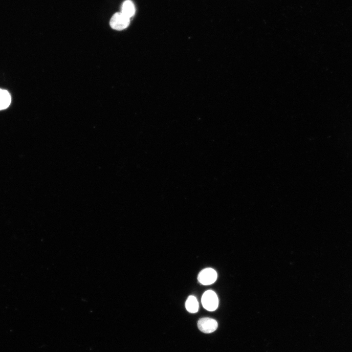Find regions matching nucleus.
I'll list each match as a JSON object with an SVG mask.
<instances>
[{"label":"nucleus","mask_w":352,"mask_h":352,"mask_svg":"<svg viewBox=\"0 0 352 352\" xmlns=\"http://www.w3.org/2000/svg\"><path fill=\"white\" fill-rule=\"evenodd\" d=\"M201 303L206 310L213 311L218 307L219 299L216 293L213 290H208L202 295Z\"/></svg>","instance_id":"1"},{"label":"nucleus","mask_w":352,"mask_h":352,"mask_svg":"<svg viewBox=\"0 0 352 352\" xmlns=\"http://www.w3.org/2000/svg\"><path fill=\"white\" fill-rule=\"evenodd\" d=\"M185 305L187 310L190 313H196L198 310V302L194 296H189L187 299Z\"/></svg>","instance_id":"7"},{"label":"nucleus","mask_w":352,"mask_h":352,"mask_svg":"<svg viewBox=\"0 0 352 352\" xmlns=\"http://www.w3.org/2000/svg\"><path fill=\"white\" fill-rule=\"evenodd\" d=\"M130 18L121 12L115 13L111 18L110 24L111 27L116 30H122L130 24Z\"/></svg>","instance_id":"2"},{"label":"nucleus","mask_w":352,"mask_h":352,"mask_svg":"<svg viewBox=\"0 0 352 352\" xmlns=\"http://www.w3.org/2000/svg\"><path fill=\"white\" fill-rule=\"evenodd\" d=\"M11 97L9 92L0 88V110L7 109L10 105Z\"/></svg>","instance_id":"5"},{"label":"nucleus","mask_w":352,"mask_h":352,"mask_svg":"<svg viewBox=\"0 0 352 352\" xmlns=\"http://www.w3.org/2000/svg\"><path fill=\"white\" fill-rule=\"evenodd\" d=\"M198 329L206 333L213 332L218 327V323L214 319L209 317H203L200 319L198 322Z\"/></svg>","instance_id":"4"},{"label":"nucleus","mask_w":352,"mask_h":352,"mask_svg":"<svg viewBox=\"0 0 352 352\" xmlns=\"http://www.w3.org/2000/svg\"><path fill=\"white\" fill-rule=\"evenodd\" d=\"M135 12V8L132 1L131 0H125L122 6L121 13L125 16L130 18Z\"/></svg>","instance_id":"6"},{"label":"nucleus","mask_w":352,"mask_h":352,"mask_svg":"<svg viewBox=\"0 0 352 352\" xmlns=\"http://www.w3.org/2000/svg\"><path fill=\"white\" fill-rule=\"evenodd\" d=\"M217 273L212 268L202 269L198 276V280L201 285L207 286L213 284L217 280Z\"/></svg>","instance_id":"3"}]
</instances>
